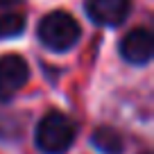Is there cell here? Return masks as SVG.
Masks as SVG:
<instances>
[{"label": "cell", "mask_w": 154, "mask_h": 154, "mask_svg": "<svg viewBox=\"0 0 154 154\" xmlns=\"http://www.w3.org/2000/svg\"><path fill=\"white\" fill-rule=\"evenodd\" d=\"M75 140V125L68 116L50 111L36 127V145L45 154H63Z\"/></svg>", "instance_id": "obj_1"}, {"label": "cell", "mask_w": 154, "mask_h": 154, "mask_svg": "<svg viewBox=\"0 0 154 154\" xmlns=\"http://www.w3.org/2000/svg\"><path fill=\"white\" fill-rule=\"evenodd\" d=\"M38 38L50 50H68L79 38V25L66 11H50L38 23Z\"/></svg>", "instance_id": "obj_2"}, {"label": "cell", "mask_w": 154, "mask_h": 154, "mask_svg": "<svg viewBox=\"0 0 154 154\" xmlns=\"http://www.w3.org/2000/svg\"><path fill=\"white\" fill-rule=\"evenodd\" d=\"M29 68L23 57L18 54H7L0 57V100H9L14 93L27 84Z\"/></svg>", "instance_id": "obj_3"}, {"label": "cell", "mask_w": 154, "mask_h": 154, "mask_svg": "<svg viewBox=\"0 0 154 154\" xmlns=\"http://www.w3.org/2000/svg\"><path fill=\"white\" fill-rule=\"evenodd\" d=\"M152 50H154V38L147 27L131 29L120 43L122 57L131 63H147L152 59Z\"/></svg>", "instance_id": "obj_4"}, {"label": "cell", "mask_w": 154, "mask_h": 154, "mask_svg": "<svg viewBox=\"0 0 154 154\" xmlns=\"http://www.w3.org/2000/svg\"><path fill=\"white\" fill-rule=\"evenodd\" d=\"M88 16L100 25H118L129 14V0H88Z\"/></svg>", "instance_id": "obj_5"}, {"label": "cell", "mask_w": 154, "mask_h": 154, "mask_svg": "<svg viewBox=\"0 0 154 154\" xmlns=\"http://www.w3.org/2000/svg\"><path fill=\"white\" fill-rule=\"evenodd\" d=\"M93 145L102 154H122V136L111 127H97L93 131Z\"/></svg>", "instance_id": "obj_6"}, {"label": "cell", "mask_w": 154, "mask_h": 154, "mask_svg": "<svg viewBox=\"0 0 154 154\" xmlns=\"http://www.w3.org/2000/svg\"><path fill=\"white\" fill-rule=\"evenodd\" d=\"M25 27V18L20 14H2L0 16V38L18 36Z\"/></svg>", "instance_id": "obj_7"}, {"label": "cell", "mask_w": 154, "mask_h": 154, "mask_svg": "<svg viewBox=\"0 0 154 154\" xmlns=\"http://www.w3.org/2000/svg\"><path fill=\"white\" fill-rule=\"evenodd\" d=\"M18 0H0V7H9V5H16Z\"/></svg>", "instance_id": "obj_8"}]
</instances>
